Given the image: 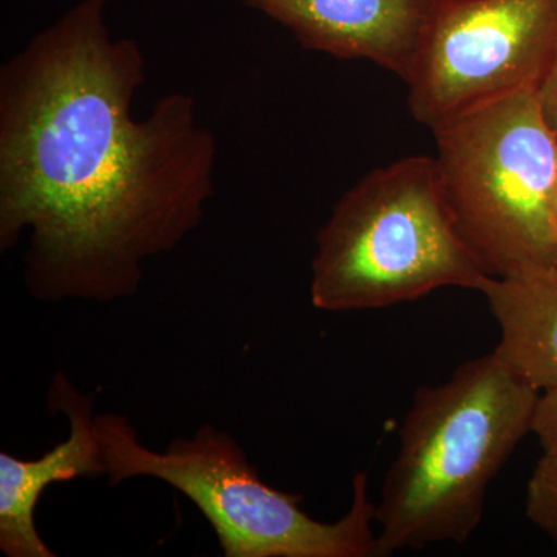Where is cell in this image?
Segmentation results:
<instances>
[{
	"label": "cell",
	"instance_id": "10",
	"mask_svg": "<svg viewBox=\"0 0 557 557\" xmlns=\"http://www.w3.org/2000/svg\"><path fill=\"white\" fill-rule=\"evenodd\" d=\"M525 512L557 545V448L544 449L528 480Z\"/></svg>",
	"mask_w": 557,
	"mask_h": 557
},
{
	"label": "cell",
	"instance_id": "8",
	"mask_svg": "<svg viewBox=\"0 0 557 557\" xmlns=\"http://www.w3.org/2000/svg\"><path fill=\"white\" fill-rule=\"evenodd\" d=\"M50 406L69 418L64 442L36 460L0 454V549L9 557H54L36 528L40 496L53 483L106 475L94 397L81 395L64 375L54 376Z\"/></svg>",
	"mask_w": 557,
	"mask_h": 557
},
{
	"label": "cell",
	"instance_id": "12",
	"mask_svg": "<svg viewBox=\"0 0 557 557\" xmlns=\"http://www.w3.org/2000/svg\"><path fill=\"white\" fill-rule=\"evenodd\" d=\"M539 106H541L544 119L547 121L549 129L557 138V60L552 70H549L547 78L537 90Z\"/></svg>",
	"mask_w": 557,
	"mask_h": 557
},
{
	"label": "cell",
	"instance_id": "4",
	"mask_svg": "<svg viewBox=\"0 0 557 557\" xmlns=\"http://www.w3.org/2000/svg\"><path fill=\"white\" fill-rule=\"evenodd\" d=\"M432 132L446 205L486 273L557 269V138L536 91L486 102Z\"/></svg>",
	"mask_w": 557,
	"mask_h": 557
},
{
	"label": "cell",
	"instance_id": "5",
	"mask_svg": "<svg viewBox=\"0 0 557 557\" xmlns=\"http://www.w3.org/2000/svg\"><path fill=\"white\" fill-rule=\"evenodd\" d=\"M97 429L110 485L152 478L175 487L214 528L226 557H379L366 472L355 475L350 509L325 523L300 508L302 497L267 485L236 440L215 428L164 450L141 445L121 416H98Z\"/></svg>",
	"mask_w": 557,
	"mask_h": 557
},
{
	"label": "cell",
	"instance_id": "9",
	"mask_svg": "<svg viewBox=\"0 0 557 557\" xmlns=\"http://www.w3.org/2000/svg\"><path fill=\"white\" fill-rule=\"evenodd\" d=\"M480 293L500 329L498 357L541 394L557 387V269L491 277Z\"/></svg>",
	"mask_w": 557,
	"mask_h": 557
},
{
	"label": "cell",
	"instance_id": "3",
	"mask_svg": "<svg viewBox=\"0 0 557 557\" xmlns=\"http://www.w3.org/2000/svg\"><path fill=\"white\" fill-rule=\"evenodd\" d=\"M491 276L461 239L434 157L376 168L347 190L317 236L311 302L384 309L442 288L482 292Z\"/></svg>",
	"mask_w": 557,
	"mask_h": 557
},
{
	"label": "cell",
	"instance_id": "6",
	"mask_svg": "<svg viewBox=\"0 0 557 557\" xmlns=\"http://www.w3.org/2000/svg\"><path fill=\"white\" fill-rule=\"evenodd\" d=\"M557 60V0H442L406 86L434 131L486 102L541 89Z\"/></svg>",
	"mask_w": 557,
	"mask_h": 557
},
{
	"label": "cell",
	"instance_id": "2",
	"mask_svg": "<svg viewBox=\"0 0 557 557\" xmlns=\"http://www.w3.org/2000/svg\"><path fill=\"white\" fill-rule=\"evenodd\" d=\"M539 398L496 350L418 388L376 504L379 556L465 544L482 522L491 483L533 434Z\"/></svg>",
	"mask_w": 557,
	"mask_h": 557
},
{
	"label": "cell",
	"instance_id": "7",
	"mask_svg": "<svg viewBox=\"0 0 557 557\" xmlns=\"http://www.w3.org/2000/svg\"><path fill=\"white\" fill-rule=\"evenodd\" d=\"M302 49L362 60L408 81L442 0H245Z\"/></svg>",
	"mask_w": 557,
	"mask_h": 557
},
{
	"label": "cell",
	"instance_id": "13",
	"mask_svg": "<svg viewBox=\"0 0 557 557\" xmlns=\"http://www.w3.org/2000/svg\"><path fill=\"white\" fill-rule=\"evenodd\" d=\"M556 215H557V200H556Z\"/></svg>",
	"mask_w": 557,
	"mask_h": 557
},
{
	"label": "cell",
	"instance_id": "11",
	"mask_svg": "<svg viewBox=\"0 0 557 557\" xmlns=\"http://www.w3.org/2000/svg\"><path fill=\"white\" fill-rule=\"evenodd\" d=\"M533 434L542 449L557 448V387L542 392L534 416Z\"/></svg>",
	"mask_w": 557,
	"mask_h": 557
},
{
	"label": "cell",
	"instance_id": "1",
	"mask_svg": "<svg viewBox=\"0 0 557 557\" xmlns=\"http://www.w3.org/2000/svg\"><path fill=\"white\" fill-rule=\"evenodd\" d=\"M104 11L76 3L0 69V249L28 234L40 300L134 295L214 194L218 141L196 100L172 91L137 119L145 53Z\"/></svg>",
	"mask_w": 557,
	"mask_h": 557
}]
</instances>
